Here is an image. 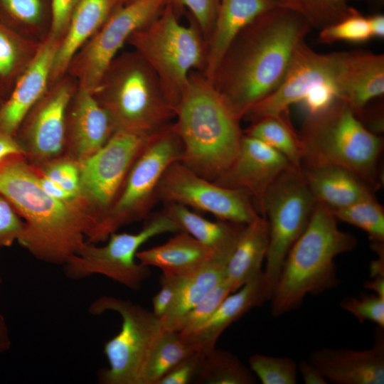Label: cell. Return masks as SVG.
Returning a JSON list of instances; mask_svg holds the SVG:
<instances>
[{"label": "cell", "mask_w": 384, "mask_h": 384, "mask_svg": "<svg viewBox=\"0 0 384 384\" xmlns=\"http://www.w3.org/2000/svg\"><path fill=\"white\" fill-rule=\"evenodd\" d=\"M311 28L297 13L274 7L238 35L210 82L240 119L281 83L295 48Z\"/></svg>", "instance_id": "obj_1"}, {"label": "cell", "mask_w": 384, "mask_h": 384, "mask_svg": "<svg viewBox=\"0 0 384 384\" xmlns=\"http://www.w3.org/2000/svg\"><path fill=\"white\" fill-rule=\"evenodd\" d=\"M0 194L25 223L18 242L48 264L63 265L95 225L85 201H63L47 193L33 165L21 154L0 161Z\"/></svg>", "instance_id": "obj_2"}, {"label": "cell", "mask_w": 384, "mask_h": 384, "mask_svg": "<svg viewBox=\"0 0 384 384\" xmlns=\"http://www.w3.org/2000/svg\"><path fill=\"white\" fill-rule=\"evenodd\" d=\"M175 118L183 144L181 162L198 175L215 181L238 154L243 136L241 119L197 70L189 75Z\"/></svg>", "instance_id": "obj_3"}, {"label": "cell", "mask_w": 384, "mask_h": 384, "mask_svg": "<svg viewBox=\"0 0 384 384\" xmlns=\"http://www.w3.org/2000/svg\"><path fill=\"white\" fill-rule=\"evenodd\" d=\"M357 243L341 230L332 211L316 203L310 221L290 249L273 295L271 312L280 316L296 309L308 294H318L338 284L335 258Z\"/></svg>", "instance_id": "obj_4"}, {"label": "cell", "mask_w": 384, "mask_h": 384, "mask_svg": "<svg viewBox=\"0 0 384 384\" xmlns=\"http://www.w3.org/2000/svg\"><path fill=\"white\" fill-rule=\"evenodd\" d=\"M92 93L116 131L150 136L175 118L157 75L134 50L119 53Z\"/></svg>", "instance_id": "obj_5"}, {"label": "cell", "mask_w": 384, "mask_h": 384, "mask_svg": "<svg viewBox=\"0 0 384 384\" xmlns=\"http://www.w3.org/2000/svg\"><path fill=\"white\" fill-rule=\"evenodd\" d=\"M299 135L304 151L302 168L343 167L376 187L383 139L369 130L343 101L338 99L326 110L308 114Z\"/></svg>", "instance_id": "obj_6"}, {"label": "cell", "mask_w": 384, "mask_h": 384, "mask_svg": "<svg viewBox=\"0 0 384 384\" xmlns=\"http://www.w3.org/2000/svg\"><path fill=\"white\" fill-rule=\"evenodd\" d=\"M157 75L174 112L193 70L202 72L206 41L196 22L178 21L169 1L154 19L136 30L127 43Z\"/></svg>", "instance_id": "obj_7"}, {"label": "cell", "mask_w": 384, "mask_h": 384, "mask_svg": "<svg viewBox=\"0 0 384 384\" xmlns=\"http://www.w3.org/2000/svg\"><path fill=\"white\" fill-rule=\"evenodd\" d=\"M183 144L171 123L150 135L127 175L122 188L107 215L87 235V242H105L122 227L148 215L158 200V188L166 169L181 161Z\"/></svg>", "instance_id": "obj_8"}, {"label": "cell", "mask_w": 384, "mask_h": 384, "mask_svg": "<svg viewBox=\"0 0 384 384\" xmlns=\"http://www.w3.org/2000/svg\"><path fill=\"white\" fill-rule=\"evenodd\" d=\"M88 311L92 315L112 311L122 319L119 332L105 343L109 366L100 370V383L142 384L149 356L164 331L159 319L137 303L112 296L97 298Z\"/></svg>", "instance_id": "obj_9"}, {"label": "cell", "mask_w": 384, "mask_h": 384, "mask_svg": "<svg viewBox=\"0 0 384 384\" xmlns=\"http://www.w3.org/2000/svg\"><path fill=\"white\" fill-rule=\"evenodd\" d=\"M316 202L301 169L283 172L267 190L263 216L269 225V245L263 270L270 301L287 255L306 230Z\"/></svg>", "instance_id": "obj_10"}, {"label": "cell", "mask_w": 384, "mask_h": 384, "mask_svg": "<svg viewBox=\"0 0 384 384\" xmlns=\"http://www.w3.org/2000/svg\"><path fill=\"white\" fill-rule=\"evenodd\" d=\"M178 232L176 224L161 211L136 233L114 232L102 246L85 241L63 265V272L75 280L100 274L137 290L151 273L149 267L136 261L139 247L156 235Z\"/></svg>", "instance_id": "obj_11"}, {"label": "cell", "mask_w": 384, "mask_h": 384, "mask_svg": "<svg viewBox=\"0 0 384 384\" xmlns=\"http://www.w3.org/2000/svg\"><path fill=\"white\" fill-rule=\"evenodd\" d=\"M170 0H134L116 9L77 52L68 75L92 92L104 72L138 28L156 17Z\"/></svg>", "instance_id": "obj_12"}, {"label": "cell", "mask_w": 384, "mask_h": 384, "mask_svg": "<svg viewBox=\"0 0 384 384\" xmlns=\"http://www.w3.org/2000/svg\"><path fill=\"white\" fill-rule=\"evenodd\" d=\"M149 137L117 131L100 150L78 163L80 194L95 218L93 228L113 206Z\"/></svg>", "instance_id": "obj_13"}, {"label": "cell", "mask_w": 384, "mask_h": 384, "mask_svg": "<svg viewBox=\"0 0 384 384\" xmlns=\"http://www.w3.org/2000/svg\"><path fill=\"white\" fill-rule=\"evenodd\" d=\"M158 200L210 213L220 220L247 224L260 215L250 194L243 189L223 187L188 169L181 161L164 171Z\"/></svg>", "instance_id": "obj_14"}, {"label": "cell", "mask_w": 384, "mask_h": 384, "mask_svg": "<svg viewBox=\"0 0 384 384\" xmlns=\"http://www.w3.org/2000/svg\"><path fill=\"white\" fill-rule=\"evenodd\" d=\"M78 87L77 80L66 74L48 87L22 121L15 137L31 164L64 154L67 110Z\"/></svg>", "instance_id": "obj_15"}, {"label": "cell", "mask_w": 384, "mask_h": 384, "mask_svg": "<svg viewBox=\"0 0 384 384\" xmlns=\"http://www.w3.org/2000/svg\"><path fill=\"white\" fill-rule=\"evenodd\" d=\"M341 52L319 53L304 41L300 42L292 54L286 74L278 87L254 105L244 118L252 122L267 116L287 112L301 102L313 90L324 85H336ZM338 93V92H337Z\"/></svg>", "instance_id": "obj_16"}, {"label": "cell", "mask_w": 384, "mask_h": 384, "mask_svg": "<svg viewBox=\"0 0 384 384\" xmlns=\"http://www.w3.org/2000/svg\"><path fill=\"white\" fill-rule=\"evenodd\" d=\"M292 168L295 167L282 154L243 133L235 159L214 182L223 187L247 191L259 214L263 216L267 190L283 172Z\"/></svg>", "instance_id": "obj_17"}, {"label": "cell", "mask_w": 384, "mask_h": 384, "mask_svg": "<svg viewBox=\"0 0 384 384\" xmlns=\"http://www.w3.org/2000/svg\"><path fill=\"white\" fill-rule=\"evenodd\" d=\"M116 132L92 93L78 87L67 110L64 154L80 163L100 150Z\"/></svg>", "instance_id": "obj_18"}, {"label": "cell", "mask_w": 384, "mask_h": 384, "mask_svg": "<svg viewBox=\"0 0 384 384\" xmlns=\"http://www.w3.org/2000/svg\"><path fill=\"white\" fill-rule=\"evenodd\" d=\"M308 361L332 383L383 384V328L377 326L374 343L370 348H323L312 352Z\"/></svg>", "instance_id": "obj_19"}, {"label": "cell", "mask_w": 384, "mask_h": 384, "mask_svg": "<svg viewBox=\"0 0 384 384\" xmlns=\"http://www.w3.org/2000/svg\"><path fill=\"white\" fill-rule=\"evenodd\" d=\"M60 41L50 35L48 36L0 105V132L15 136L25 117L48 90L53 59Z\"/></svg>", "instance_id": "obj_20"}, {"label": "cell", "mask_w": 384, "mask_h": 384, "mask_svg": "<svg viewBox=\"0 0 384 384\" xmlns=\"http://www.w3.org/2000/svg\"><path fill=\"white\" fill-rule=\"evenodd\" d=\"M336 85L338 100L358 117L368 102L384 93V55L341 52Z\"/></svg>", "instance_id": "obj_21"}, {"label": "cell", "mask_w": 384, "mask_h": 384, "mask_svg": "<svg viewBox=\"0 0 384 384\" xmlns=\"http://www.w3.org/2000/svg\"><path fill=\"white\" fill-rule=\"evenodd\" d=\"M268 301L263 272L228 294L213 314L194 329L178 333L181 338L204 353L215 348L223 332L250 309Z\"/></svg>", "instance_id": "obj_22"}, {"label": "cell", "mask_w": 384, "mask_h": 384, "mask_svg": "<svg viewBox=\"0 0 384 384\" xmlns=\"http://www.w3.org/2000/svg\"><path fill=\"white\" fill-rule=\"evenodd\" d=\"M274 8L270 0H220L211 33L206 42V58L201 72L210 82L228 48L240 31L264 12Z\"/></svg>", "instance_id": "obj_23"}, {"label": "cell", "mask_w": 384, "mask_h": 384, "mask_svg": "<svg viewBox=\"0 0 384 384\" xmlns=\"http://www.w3.org/2000/svg\"><path fill=\"white\" fill-rule=\"evenodd\" d=\"M123 4L122 0H80L57 48L49 86L66 75L68 65L77 52Z\"/></svg>", "instance_id": "obj_24"}, {"label": "cell", "mask_w": 384, "mask_h": 384, "mask_svg": "<svg viewBox=\"0 0 384 384\" xmlns=\"http://www.w3.org/2000/svg\"><path fill=\"white\" fill-rule=\"evenodd\" d=\"M301 170L316 202L331 210L373 197L368 184L343 167L317 165Z\"/></svg>", "instance_id": "obj_25"}, {"label": "cell", "mask_w": 384, "mask_h": 384, "mask_svg": "<svg viewBox=\"0 0 384 384\" xmlns=\"http://www.w3.org/2000/svg\"><path fill=\"white\" fill-rule=\"evenodd\" d=\"M136 257L144 266L156 267L162 273L181 276L218 259L209 247L183 231L178 232L162 245L138 251Z\"/></svg>", "instance_id": "obj_26"}, {"label": "cell", "mask_w": 384, "mask_h": 384, "mask_svg": "<svg viewBox=\"0 0 384 384\" xmlns=\"http://www.w3.org/2000/svg\"><path fill=\"white\" fill-rule=\"evenodd\" d=\"M269 245V225L257 216L245 224L225 265V279L234 292L261 274Z\"/></svg>", "instance_id": "obj_27"}, {"label": "cell", "mask_w": 384, "mask_h": 384, "mask_svg": "<svg viewBox=\"0 0 384 384\" xmlns=\"http://www.w3.org/2000/svg\"><path fill=\"white\" fill-rule=\"evenodd\" d=\"M183 231L209 247L225 263L231 255L245 224L208 220L181 204L164 203L162 210Z\"/></svg>", "instance_id": "obj_28"}, {"label": "cell", "mask_w": 384, "mask_h": 384, "mask_svg": "<svg viewBox=\"0 0 384 384\" xmlns=\"http://www.w3.org/2000/svg\"><path fill=\"white\" fill-rule=\"evenodd\" d=\"M225 262L215 259L184 277L171 306L159 319L164 331L177 332L184 315L225 279Z\"/></svg>", "instance_id": "obj_29"}, {"label": "cell", "mask_w": 384, "mask_h": 384, "mask_svg": "<svg viewBox=\"0 0 384 384\" xmlns=\"http://www.w3.org/2000/svg\"><path fill=\"white\" fill-rule=\"evenodd\" d=\"M0 20L23 37L41 43L50 35L52 11L45 0H0Z\"/></svg>", "instance_id": "obj_30"}, {"label": "cell", "mask_w": 384, "mask_h": 384, "mask_svg": "<svg viewBox=\"0 0 384 384\" xmlns=\"http://www.w3.org/2000/svg\"><path fill=\"white\" fill-rule=\"evenodd\" d=\"M287 112L259 119L243 131L282 154L291 164L301 169L304 151L299 134L293 128Z\"/></svg>", "instance_id": "obj_31"}, {"label": "cell", "mask_w": 384, "mask_h": 384, "mask_svg": "<svg viewBox=\"0 0 384 384\" xmlns=\"http://www.w3.org/2000/svg\"><path fill=\"white\" fill-rule=\"evenodd\" d=\"M41 44L23 37L0 20V89L7 97Z\"/></svg>", "instance_id": "obj_32"}, {"label": "cell", "mask_w": 384, "mask_h": 384, "mask_svg": "<svg viewBox=\"0 0 384 384\" xmlns=\"http://www.w3.org/2000/svg\"><path fill=\"white\" fill-rule=\"evenodd\" d=\"M204 384H252L255 374L236 356L216 348L204 353L195 379Z\"/></svg>", "instance_id": "obj_33"}, {"label": "cell", "mask_w": 384, "mask_h": 384, "mask_svg": "<svg viewBox=\"0 0 384 384\" xmlns=\"http://www.w3.org/2000/svg\"><path fill=\"white\" fill-rule=\"evenodd\" d=\"M331 211L338 221L366 232L378 256H384V210L374 196Z\"/></svg>", "instance_id": "obj_34"}, {"label": "cell", "mask_w": 384, "mask_h": 384, "mask_svg": "<svg viewBox=\"0 0 384 384\" xmlns=\"http://www.w3.org/2000/svg\"><path fill=\"white\" fill-rule=\"evenodd\" d=\"M196 351L178 332L164 331L149 356L142 384H157L175 366Z\"/></svg>", "instance_id": "obj_35"}, {"label": "cell", "mask_w": 384, "mask_h": 384, "mask_svg": "<svg viewBox=\"0 0 384 384\" xmlns=\"http://www.w3.org/2000/svg\"><path fill=\"white\" fill-rule=\"evenodd\" d=\"M274 7L291 10L304 18L311 28L321 29L347 16L348 0H270Z\"/></svg>", "instance_id": "obj_36"}, {"label": "cell", "mask_w": 384, "mask_h": 384, "mask_svg": "<svg viewBox=\"0 0 384 384\" xmlns=\"http://www.w3.org/2000/svg\"><path fill=\"white\" fill-rule=\"evenodd\" d=\"M251 370L263 384H295L298 364L289 357L254 354L249 358Z\"/></svg>", "instance_id": "obj_37"}, {"label": "cell", "mask_w": 384, "mask_h": 384, "mask_svg": "<svg viewBox=\"0 0 384 384\" xmlns=\"http://www.w3.org/2000/svg\"><path fill=\"white\" fill-rule=\"evenodd\" d=\"M371 38L367 17L354 8L342 19L320 29L319 34V41L329 44L338 41L364 43Z\"/></svg>", "instance_id": "obj_38"}, {"label": "cell", "mask_w": 384, "mask_h": 384, "mask_svg": "<svg viewBox=\"0 0 384 384\" xmlns=\"http://www.w3.org/2000/svg\"><path fill=\"white\" fill-rule=\"evenodd\" d=\"M230 293L231 289L224 279L184 315L178 324L177 332L191 331L205 322Z\"/></svg>", "instance_id": "obj_39"}, {"label": "cell", "mask_w": 384, "mask_h": 384, "mask_svg": "<svg viewBox=\"0 0 384 384\" xmlns=\"http://www.w3.org/2000/svg\"><path fill=\"white\" fill-rule=\"evenodd\" d=\"M33 165L40 173L67 191L82 197L79 166L75 160L63 154L41 164Z\"/></svg>", "instance_id": "obj_40"}, {"label": "cell", "mask_w": 384, "mask_h": 384, "mask_svg": "<svg viewBox=\"0 0 384 384\" xmlns=\"http://www.w3.org/2000/svg\"><path fill=\"white\" fill-rule=\"evenodd\" d=\"M340 305L360 322L371 321L384 329V297L376 294L348 297L341 302Z\"/></svg>", "instance_id": "obj_41"}, {"label": "cell", "mask_w": 384, "mask_h": 384, "mask_svg": "<svg viewBox=\"0 0 384 384\" xmlns=\"http://www.w3.org/2000/svg\"><path fill=\"white\" fill-rule=\"evenodd\" d=\"M174 5L186 7L207 42L215 20L220 0H170Z\"/></svg>", "instance_id": "obj_42"}, {"label": "cell", "mask_w": 384, "mask_h": 384, "mask_svg": "<svg viewBox=\"0 0 384 384\" xmlns=\"http://www.w3.org/2000/svg\"><path fill=\"white\" fill-rule=\"evenodd\" d=\"M25 223L9 202L0 194V249L7 247L21 238Z\"/></svg>", "instance_id": "obj_43"}, {"label": "cell", "mask_w": 384, "mask_h": 384, "mask_svg": "<svg viewBox=\"0 0 384 384\" xmlns=\"http://www.w3.org/2000/svg\"><path fill=\"white\" fill-rule=\"evenodd\" d=\"M204 353L197 351L182 360L162 377L157 384H188L196 379Z\"/></svg>", "instance_id": "obj_44"}, {"label": "cell", "mask_w": 384, "mask_h": 384, "mask_svg": "<svg viewBox=\"0 0 384 384\" xmlns=\"http://www.w3.org/2000/svg\"><path fill=\"white\" fill-rule=\"evenodd\" d=\"M184 277L162 273L161 289L152 299V312L159 319H161L171 306Z\"/></svg>", "instance_id": "obj_45"}, {"label": "cell", "mask_w": 384, "mask_h": 384, "mask_svg": "<svg viewBox=\"0 0 384 384\" xmlns=\"http://www.w3.org/2000/svg\"><path fill=\"white\" fill-rule=\"evenodd\" d=\"M80 0H51L52 25L50 35L62 39Z\"/></svg>", "instance_id": "obj_46"}, {"label": "cell", "mask_w": 384, "mask_h": 384, "mask_svg": "<svg viewBox=\"0 0 384 384\" xmlns=\"http://www.w3.org/2000/svg\"><path fill=\"white\" fill-rule=\"evenodd\" d=\"M34 168L36 171L38 180L41 186L47 193H48L52 197L58 200L68 202L84 201L82 197L74 195L67 191L61 186L58 185L56 183L40 173L35 166Z\"/></svg>", "instance_id": "obj_47"}, {"label": "cell", "mask_w": 384, "mask_h": 384, "mask_svg": "<svg viewBox=\"0 0 384 384\" xmlns=\"http://www.w3.org/2000/svg\"><path fill=\"white\" fill-rule=\"evenodd\" d=\"M300 372L306 384H327L329 382L321 372L309 361H300L298 363Z\"/></svg>", "instance_id": "obj_48"}, {"label": "cell", "mask_w": 384, "mask_h": 384, "mask_svg": "<svg viewBox=\"0 0 384 384\" xmlns=\"http://www.w3.org/2000/svg\"><path fill=\"white\" fill-rule=\"evenodd\" d=\"M23 154L15 136L0 132V161L12 154Z\"/></svg>", "instance_id": "obj_49"}, {"label": "cell", "mask_w": 384, "mask_h": 384, "mask_svg": "<svg viewBox=\"0 0 384 384\" xmlns=\"http://www.w3.org/2000/svg\"><path fill=\"white\" fill-rule=\"evenodd\" d=\"M372 38L384 37V16L381 14H373L367 17Z\"/></svg>", "instance_id": "obj_50"}, {"label": "cell", "mask_w": 384, "mask_h": 384, "mask_svg": "<svg viewBox=\"0 0 384 384\" xmlns=\"http://www.w3.org/2000/svg\"><path fill=\"white\" fill-rule=\"evenodd\" d=\"M11 341L9 330L4 316L0 314V353L8 351L11 347Z\"/></svg>", "instance_id": "obj_51"}, {"label": "cell", "mask_w": 384, "mask_h": 384, "mask_svg": "<svg viewBox=\"0 0 384 384\" xmlns=\"http://www.w3.org/2000/svg\"><path fill=\"white\" fill-rule=\"evenodd\" d=\"M365 287L374 292L379 296L384 297V276L373 277L364 284Z\"/></svg>", "instance_id": "obj_52"}, {"label": "cell", "mask_w": 384, "mask_h": 384, "mask_svg": "<svg viewBox=\"0 0 384 384\" xmlns=\"http://www.w3.org/2000/svg\"><path fill=\"white\" fill-rule=\"evenodd\" d=\"M7 96L6 94L0 89V105L6 99Z\"/></svg>", "instance_id": "obj_53"}, {"label": "cell", "mask_w": 384, "mask_h": 384, "mask_svg": "<svg viewBox=\"0 0 384 384\" xmlns=\"http://www.w3.org/2000/svg\"><path fill=\"white\" fill-rule=\"evenodd\" d=\"M123 1V3L124 4H129L134 0H122Z\"/></svg>", "instance_id": "obj_54"}, {"label": "cell", "mask_w": 384, "mask_h": 384, "mask_svg": "<svg viewBox=\"0 0 384 384\" xmlns=\"http://www.w3.org/2000/svg\"><path fill=\"white\" fill-rule=\"evenodd\" d=\"M1 283H2V278H1V277L0 276V286L1 285Z\"/></svg>", "instance_id": "obj_55"}, {"label": "cell", "mask_w": 384, "mask_h": 384, "mask_svg": "<svg viewBox=\"0 0 384 384\" xmlns=\"http://www.w3.org/2000/svg\"><path fill=\"white\" fill-rule=\"evenodd\" d=\"M353 1V0H348V1Z\"/></svg>", "instance_id": "obj_56"}]
</instances>
